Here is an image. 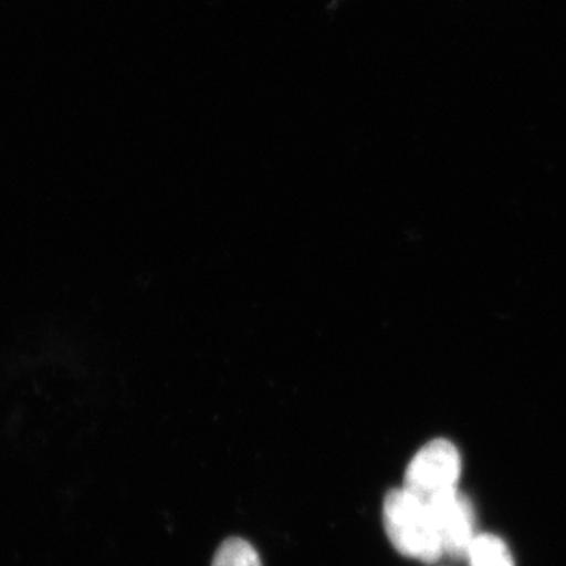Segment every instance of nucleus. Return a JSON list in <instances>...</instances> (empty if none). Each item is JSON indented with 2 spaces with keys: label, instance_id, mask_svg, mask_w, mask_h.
Instances as JSON below:
<instances>
[{
  "label": "nucleus",
  "instance_id": "obj_1",
  "mask_svg": "<svg viewBox=\"0 0 566 566\" xmlns=\"http://www.w3.org/2000/svg\"><path fill=\"white\" fill-rule=\"evenodd\" d=\"M382 520L390 543L401 556L436 564L444 554L430 505L405 486L386 495Z\"/></svg>",
  "mask_w": 566,
  "mask_h": 566
},
{
  "label": "nucleus",
  "instance_id": "obj_2",
  "mask_svg": "<svg viewBox=\"0 0 566 566\" xmlns=\"http://www.w3.org/2000/svg\"><path fill=\"white\" fill-rule=\"evenodd\" d=\"M461 475L460 452L447 439H434L412 458L405 474L406 490L424 502L455 490Z\"/></svg>",
  "mask_w": 566,
  "mask_h": 566
},
{
  "label": "nucleus",
  "instance_id": "obj_3",
  "mask_svg": "<svg viewBox=\"0 0 566 566\" xmlns=\"http://www.w3.org/2000/svg\"><path fill=\"white\" fill-rule=\"evenodd\" d=\"M433 513L441 535L442 549L450 557L461 560L468 557L475 538V515L468 495L458 488L427 502Z\"/></svg>",
  "mask_w": 566,
  "mask_h": 566
},
{
  "label": "nucleus",
  "instance_id": "obj_4",
  "mask_svg": "<svg viewBox=\"0 0 566 566\" xmlns=\"http://www.w3.org/2000/svg\"><path fill=\"white\" fill-rule=\"evenodd\" d=\"M468 558L471 566H515L504 539L491 534L475 536Z\"/></svg>",
  "mask_w": 566,
  "mask_h": 566
},
{
  "label": "nucleus",
  "instance_id": "obj_5",
  "mask_svg": "<svg viewBox=\"0 0 566 566\" xmlns=\"http://www.w3.org/2000/svg\"><path fill=\"white\" fill-rule=\"evenodd\" d=\"M212 566H262L255 547L241 538L223 542L216 553Z\"/></svg>",
  "mask_w": 566,
  "mask_h": 566
}]
</instances>
